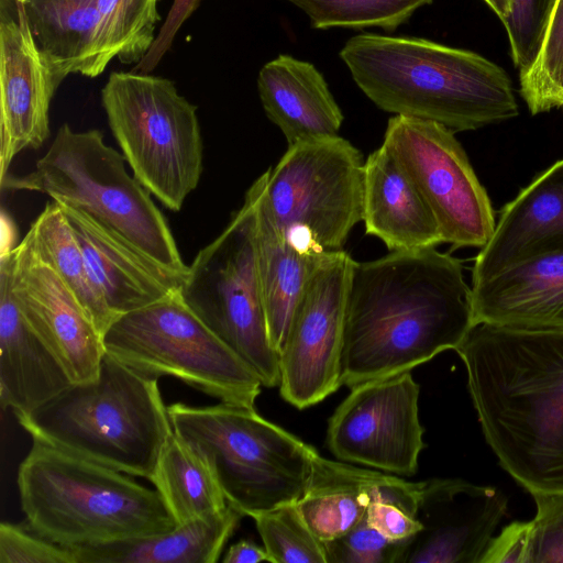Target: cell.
<instances>
[{
    "mask_svg": "<svg viewBox=\"0 0 563 563\" xmlns=\"http://www.w3.org/2000/svg\"><path fill=\"white\" fill-rule=\"evenodd\" d=\"M463 264L434 246L353 262L341 384L350 388L456 350L474 325Z\"/></svg>",
    "mask_w": 563,
    "mask_h": 563,
    "instance_id": "1",
    "label": "cell"
},
{
    "mask_svg": "<svg viewBox=\"0 0 563 563\" xmlns=\"http://www.w3.org/2000/svg\"><path fill=\"white\" fill-rule=\"evenodd\" d=\"M455 351L500 465L530 494L563 493V327L481 322Z\"/></svg>",
    "mask_w": 563,
    "mask_h": 563,
    "instance_id": "2",
    "label": "cell"
},
{
    "mask_svg": "<svg viewBox=\"0 0 563 563\" xmlns=\"http://www.w3.org/2000/svg\"><path fill=\"white\" fill-rule=\"evenodd\" d=\"M340 57L358 88L386 112L434 121L454 133L519 113L504 68L472 51L365 33L351 37Z\"/></svg>",
    "mask_w": 563,
    "mask_h": 563,
    "instance_id": "3",
    "label": "cell"
},
{
    "mask_svg": "<svg viewBox=\"0 0 563 563\" xmlns=\"http://www.w3.org/2000/svg\"><path fill=\"white\" fill-rule=\"evenodd\" d=\"M16 484L25 522L68 549L146 538L177 526L156 488L40 441L20 463Z\"/></svg>",
    "mask_w": 563,
    "mask_h": 563,
    "instance_id": "4",
    "label": "cell"
},
{
    "mask_svg": "<svg viewBox=\"0 0 563 563\" xmlns=\"http://www.w3.org/2000/svg\"><path fill=\"white\" fill-rule=\"evenodd\" d=\"M16 419L33 441L150 482L174 433L157 379L108 354L97 378Z\"/></svg>",
    "mask_w": 563,
    "mask_h": 563,
    "instance_id": "5",
    "label": "cell"
},
{
    "mask_svg": "<svg viewBox=\"0 0 563 563\" xmlns=\"http://www.w3.org/2000/svg\"><path fill=\"white\" fill-rule=\"evenodd\" d=\"M167 410L174 432L208 463L229 505L243 516L302 496L318 452L254 408L175 402Z\"/></svg>",
    "mask_w": 563,
    "mask_h": 563,
    "instance_id": "6",
    "label": "cell"
},
{
    "mask_svg": "<svg viewBox=\"0 0 563 563\" xmlns=\"http://www.w3.org/2000/svg\"><path fill=\"white\" fill-rule=\"evenodd\" d=\"M123 154L101 131L63 124L46 153L23 176L8 174L1 189L30 190L81 209L159 264L188 273L176 241L150 191L125 168Z\"/></svg>",
    "mask_w": 563,
    "mask_h": 563,
    "instance_id": "7",
    "label": "cell"
},
{
    "mask_svg": "<svg viewBox=\"0 0 563 563\" xmlns=\"http://www.w3.org/2000/svg\"><path fill=\"white\" fill-rule=\"evenodd\" d=\"M364 162L339 135L297 142L246 194L296 251H341L362 221Z\"/></svg>",
    "mask_w": 563,
    "mask_h": 563,
    "instance_id": "8",
    "label": "cell"
},
{
    "mask_svg": "<svg viewBox=\"0 0 563 563\" xmlns=\"http://www.w3.org/2000/svg\"><path fill=\"white\" fill-rule=\"evenodd\" d=\"M101 100L133 176L166 208L179 211L202 173L197 108L173 81L134 71L110 74Z\"/></svg>",
    "mask_w": 563,
    "mask_h": 563,
    "instance_id": "9",
    "label": "cell"
},
{
    "mask_svg": "<svg viewBox=\"0 0 563 563\" xmlns=\"http://www.w3.org/2000/svg\"><path fill=\"white\" fill-rule=\"evenodd\" d=\"M106 354L150 378L173 376L220 402L254 408L258 374L186 305L180 291L120 316Z\"/></svg>",
    "mask_w": 563,
    "mask_h": 563,
    "instance_id": "10",
    "label": "cell"
},
{
    "mask_svg": "<svg viewBox=\"0 0 563 563\" xmlns=\"http://www.w3.org/2000/svg\"><path fill=\"white\" fill-rule=\"evenodd\" d=\"M179 291L264 387L279 386V355L269 340L257 273L254 207L246 197L220 235L196 255Z\"/></svg>",
    "mask_w": 563,
    "mask_h": 563,
    "instance_id": "11",
    "label": "cell"
},
{
    "mask_svg": "<svg viewBox=\"0 0 563 563\" xmlns=\"http://www.w3.org/2000/svg\"><path fill=\"white\" fill-rule=\"evenodd\" d=\"M383 144L431 209L451 250L482 249L496 220L486 189L454 132L430 120L396 114Z\"/></svg>",
    "mask_w": 563,
    "mask_h": 563,
    "instance_id": "12",
    "label": "cell"
},
{
    "mask_svg": "<svg viewBox=\"0 0 563 563\" xmlns=\"http://www.w3.org/2000/svg\"><path fill=\"white\" fill-rule=\"evenodd\" d=\"M354 260L331 253L314 271L295 308L279 353L282 397L298 409L338 390L346 296Z\"/></svg>",
    "mask_w": 563,
    "mask_h": 563,
    "instance_id": "13",
    "label": "cell"
},
{
    "mask_svg": "<svg viewBox=\"0 0 563 563\" xmlns=\"http://www.w3.org/2000/svg\"><path fill=\"white\" fill-rule=\"evenodd\" d=\"M410 372L351 388L329 420L327 444L343 462L411 476L426 444Z\"/></svg>",
    "mask_w": 563,
    "mask_h": 563,
    "instance_id": "14",
    "label": "cell"
},
{
    "mask_svg": "<svg viewBox=\"0 0 563 563\" xmlns=\"http://www.w3.org/2000/svg\"><path fill=\"white\" fill-rule=\"evenodd\" d=\"M0 260L8 265L23 317L73 384L97 378L106 355L102 335L59 275L37 255L27 234Z\"/></svg>",
    "mask_w": 563,
    "mask_h": 563,
    "instance_id": "15",
    "label": "cell"
},
{
    "mask_svg": "<svg viewBox=\"0 0 563 563\" xmlns=\"http://www.w3.org/2000/svg\"><path fill=\"white\" fill-rule=\"evenodd\" d=\"M506 509L496 487L423 482L416 511L422 529L407 542L400 563H482Z\"/></svg>",
    "mask_w": 563,
    "mask_h": 563,
    "instance_id": "16",
    "label": "cell"
},
{
    "mask_svg": "<svg viewBox=\"0 0 563 563\" xmlns=\"http://www.w3.org/2000/svg\"><path fill=\"white\" fill-rule=\"evenodd\" d=\"M15 3L16 19L2 11L0 23V180L18 154L48 139L49 103L58 88Z\"/></svg>",
    "mask_w": 563,
    "mask_h": 563,
    "instance_id": "17",
    "label": "cell"
},
{
    "mask_svg": "<svg viewBox=\"0 0 563 563\" xmlns=\"http://www.w3.org/2000/svg\"><path fill=\"white\" fill-rule=\"evenodd\" d=\"M56 202L77 238L92 279L117 319L180 290L187 274L159 264L81 209L65 201Z\"/></svg>",
    "mask_w": 563,
    "mask_h": 563,
    "instance_id": "18",
    "label": "cell"
},
{
    "mask_svg": "<svg viewBox=\"0 0 563 563\" xmlns=\"http://www.w3.org/2000/svg\"><path fill=\"white\" fill-rule=\"evenodd\" d=\"M563 253V159L539 174L496 221L472 268V284L533 257Z\"/></svg>",
    "mask_w": 563,
    "mask_h": 563,
    "instance_id": "19",
    "label": "cell"
},
{
    "mask_svg": "<svg viewBox=\"0 0 563 563\" xmlns=\"http://www.w3.org/2000/svg\"><path fill=\"white\" fill-rule=\"evenodd\" d=\"M73 384L45 342L30 327L13 296L7 263L0 260V405L29 415Z\"/></svg>",
    "mask_w": 563,
    "mask_h": 563,
    "instance_id": "20",
    "label": "cell"
},
{
    "mask_svg": "<svg viewBox=\"0 0 563 563\" xmlns=\"http://www.w3.org/2000/svg\"><path fill=\"white\" fill-rule=\"evenodd\" d=\"M362 221L389 252L443 243L431 209L384 144L364 162Z\"/></svg>",
    "mask_w": 563,
    "mask_h": 563,
    "instance_id": "21",
    "label": "cell"
},
{
    "mask_svg": "<svg viewBox=\"0 0 563 563\" xmlns=\"http://www.w3.org/2000/svg\"><path fill=\"white\" fill-rule=\"evenodd\" d=\"M471 288L475 324L563 327V253L519 262Z\"/></svg>",
    "mask_w": 563,
    "mask_h": 563,
    "instance_id": "22",
    "label": "cell"
},
{
    "mask_svg": "<svg viewBox=\"0 0 563 563\" xmlns=\"http://www.w3.org/2000/svg\"><path fill=\"white\" fill-rule=\"evenodd\" d=\"M32 35L57 86L70 74L100 75L115 57L93 0H21Z\"/></svg>",
    "mask_w": 563,
    "mask_h": 563,
    "instance_id": "23",
    "label": "cell"
},
{
    "mask_svg": "<svg viewBox=\"0 0 563 563\" xmlns=\"http://www.w3.org/2000/svg\"><path fill=\"white\" fill-rule=\"evenodd\" d=\"M257 88L267 118L288 145L339 135L342 111L313 64L282 54L261 68Z\"/></svg>",
    "mask_w": 563,
    "mask_h": 563,
    "instance_id": "24",
    "label": "cell"
},
{
    "mask_svg": "<svg viewBox=\"0 0 563 563\" xmlns=\"http://www.w3.org/2000/svg\"><path fill=\"white\" fill-rule=\"evenodd\" d=\"M242 517L230 505L159 534L71 550L76 563H216Z\"/></svg>",
    "mask_w": 563,
    "mask_h": 563,
    "instance_id": "25",
    "label": "cell"
},
{
    "mask_svg": "<svg viewBox=\"0 0 563 563\" xmlns=\"http://www.w3.org/2000/svg\"><path fill=\"white\" fill-rule=\"evenodd\" d=\"M387 476L317 453L307 487L296 504L311 531L324 543L345 533L365 517Z\"/></svg>",
    "mask_w": 563,
    "mask_h": 563,
    "instance_id": "26",
    "label": "cell"
},
{
    "mask_svg": "<svg viewBox=\"0 0 563 563\" xmlns=\"http://www.w3.org/2000/svg\"><path fill=\"white\" fill-rule=\"evenodd\" d=\"M245 197L254 207L256 264L268 335L279 355L307 283L333 252L308 255L296 251L280 236L254 199L249 194Z\"/></svg>",
    "mask_w": 563,
    "mask_h": 563,
    "instance_id": "27",
    "label": "cell"
},
{
    "mask_svg": "<svg viewBox=\"0 0 563 563\" xmlns=\"http://www.w3.org/2000/svg\"><path fill=\"white\" fill-rule=\"evenodd\" d=\"M151 483L177 525L221 514L230 506L208 463L175 432L162 451Z\"/></svg>",
    "mask_w": 563,
    "mask_h": 563,
    "instance_id": "28",
    "label": "cell"
},
{
    "mask_svg": "<svg viewBox=\"0 0 563 563\" xmlns=\"http://www.w3.org/2000/svg\"><path fill=\"white\" fill-rule=\"evenodd\" d=\"M27 236L37 253L63 279L103 336L117 320L92 279L81 247L60 206L48 202Z\"/></svg>",
    "mask_w": 563,
    "mask_h": 563,
    "instance_id": "29",
    "label": "cell"
},
{
    "mask_svg": "<svg viewBox=\"0 0 563 563\" xmlns=\"http://www.w3.org/2000/svg\"><path fill=\"white\" fill-rule=\"evenodd\" d=\"M300 8L314 29L382 27L395 31L433 0H286Z\"/></svg>",
    "mask_w": 563,
    "mask_h": 563,
    "instance_id": "30",
    "label": "cell"
},
{
    "mask_svg": "<svg viewBox=\"0 0 563 563\" xmlns=\"http://www.w3.org/2000/svg\"><path fill=\"white\" fill-rule=\"evenodd\" d=\"M108 45L122 63H139L155 41L158 0H93Z\"/></svg>",
    "mask_w": 563,
    "mask_h": 563,
    "instance_id": "31",
    "label": "cell"
},
{
    "mask_svg": "<svg viewBox=\"0 0 563 563\" xmlns=\"http://www.w3.org/2000/svg\"><path fill=\"white\" fill-rule=\"evenodd\" d=\"M253 519L272 563H327L323 542L311 531L296 503Z\"/></svg>",
    "mask_w": 563,
    "mask_h": 563,
    "instance_id": "32",
    "label": "cell"
},
{
    "mask_svg": "<svg viewBox=\"0 0 563 563\" xmlns=\"http://www.w3.org/2000/svg\"><path fill=\"white\" fill-rule=\"evenodd\" d=\"M519 79L520 93L532 114L555 108L563 79V0L556 1L536 63Z\"/></svg>",
    "mask_w": 563,
    "mask_h": 563,
    "instance_id": "33",
    "label": "cell"
},
{
    "mask_svg": "<svg viewBox=\"0 0 563 563\" xmlns=\"http://www.w3.org/2000/svg\"><path fill=\"white\" fill-rule=\"evenodd\" d=\"M558 0H510L508 15L501 21L509 41L510 55L519 76L536 63L542 48Z\"/></svg>",
    "mask_w": 563,
    "mask_h": 563,
    "instance_id": "34",
    "label": "cell"
},
{
    "mask_svg": "<svg viewBox=\"0 0 563 563\" xmlns=\"http://www.w3.org/2000/svg\"><path fill=\"white\" fill-rule=\"evenodd\" d=\"M408 541L388 539L368 523L365 515L345 533L323 545L327 563H400Z\"/></svg>",
    "mask_w": 563,
    "mask_h": 563,
    "instance_id": "35",
    "label": "cell"
},
{
    "mask_svg": "<svg viewBox=\"0 0 563 563\" xmlns=\"http://www.w3.org/2000/svg\"><path fill=\"white\" fill-rule=\"evenodd\" d=\"M531 495L537 515L529 521L527 563H563V493Z\"/></svg>",
    "mask_w": 563,
    "mask_h": 563,
    "instance_id": "36",
    "label": "cell"
},
{
    "mask_svg": "<svg viewBox=\"0 0 563 563\" xmlns=\"http://www.w3.org/2000/svg\"><path fill=\"white\" fill-rule=\"evenodd\" d=\"M0 563H76L71 549L41 536L26 522L0 525Z\"/></svg>",
    "mask_w": 563,
    "mask_h": 563,
    "instance_id": "37",
    "label": "cell"
},
{
    "mask_svg": "<svg viewBox=\"0 0 563 563\" xmlns=\"http://www.w3.org/2000/svg\"><path fill=\"white\" fill-rule=\"evenodd\" d=\"M368 523L393 541H408L422 526L413 514L398 504L375 499L366 511Z\"/></svg>",
    "mask_w": 563,
    "mask_h": 563,
    "instance_id": "38",
    "label": "cell"
},
{
    "mask_svg": "<svg viewBox=\"0 0 563 563\" xmlns=\"http://www.w3.org/2000/svg\"><path fill=\"white\" fill-rule=\"evenodd\" d=\"M199 2L200 0H174L158 35L144 57L133 67L132 71L148 74L157 66L162 57L170 48L181 24L197 9Z\"/></svg>",
    "mask_w": 563,
    "mask_h": 563,
    "instance_id": "39",
    "label": "cell"
},
{
    "mask_svg": "<svg viewBox=\"0 0 563 563\" xmlns=\"http://www.w3.org/2000/svg\"><path fill=\"white\" fill-rule=\"evenodd\" d=\"M529 522H512L494 537L482 563H527Z\"/></svg>",
    "mask_w": 563,
    "mask_h": 563,
    "instance_id": "40",
    "label": "cell"
},
{
    "mask_svg": "<svg viewBox=\"0 0 563 563\" xmlns=\"http://www.w3.org/2000/svg\"><path fill=\"white\" fill-rule=\"evenodd\" d=\"M223 563H258L271 562L266 549L251 540H240L232 544L222 559Z\"/></svg>",
    "mask_w": 563,
    "mask_h": 563,
    "instance_id": "41",
    "label": "cell"
},
{
    "mask_svg": "<svg viewBox=\"0 0 563 563\" xmlns=\"http://www.w3.org/2000/svg\"><path fill=\"white\" fill-rule=\"evenodd\" d=\"M495 14L503 21L509 13L510 0H484Z\"/></svg>",
    "mask_w": 563,
    "mask_h": 563,
    "instance_id": "42",
    "label": "cell"
},
{
    "mask_svg": "<svg viewBox=\"0 0 563 563\" xmlns=\"http://www.w3.org/2000/svg\"><path fill=\"white\" fill-rule=\"evenodd\" d=\"M555 108L563 109V79L561 81V85H560V88H559V91H558V95H556Z\"/></svg>",
    "mask_w": 563,
    "mask_h": 563,
    "instance_id": "43",
    "label": "cell"
}]
</instances>
